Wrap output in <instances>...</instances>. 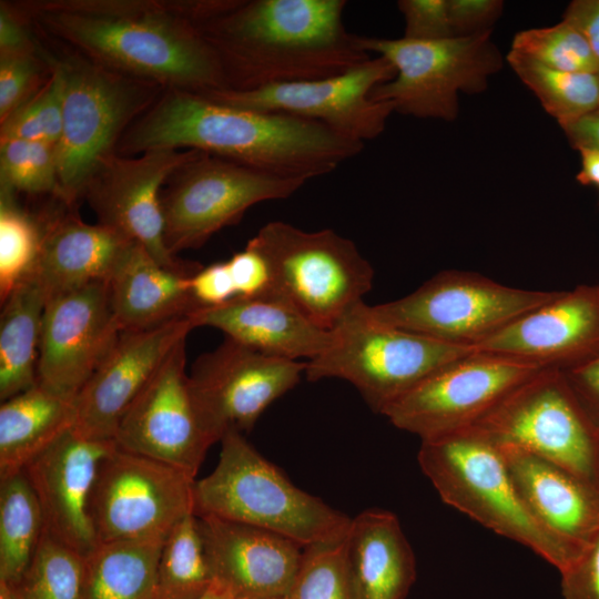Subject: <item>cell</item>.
Returning <instances> with one entry per match:
<instances>
[{
	"label": "cell",
	"mask_w": 599,
	"mask_h": 599,
	"mask_svg": "<svg viewBox=\"0 0 599 599\" xmlns=\"http://www.w3.org/2000/svg\"><path fill=\"white\" fill-rule=\"evenodd\" d=\"M206 0H38L14 3L40 34L164 90H226L199 28Z\"/></svg>",
	"instance_id": "1"
},
{
	"label": "cell",
	"mask_w": 599,
	"mask_h": 599,
	"mask_svg": "<svg viewBox=\"0 0 599 599\" xmlns=\"http://www.w3.org/2000/svg\"><path fill=\"white\" fill-rule=\"evenodd\" d=\"M363 146L313 120L172 89L132 123L116 151L134 155L153 149L197 150L306 182L333 172Z\"/></svg>",
	"instance_id": "2"
},
{
	"label": "cell",
	"mask_w": 599,
	"mask_h": 599,
	"mask_svg": "<svg viewBox=\"0 0 599 599\" xmlns=\"http://www.w3.org/2000/svg\"><path fill=\"white\" fill-rule=\"evenodd\" d=\"M345 0H213L197 22L226 90L318 80L369 59L343 22Z\"/></svg>",
	"instance_id": "3"
},
{
	"label": "cell",
	"mask_w": 599,
	"mask_h": 599,
	"mask_svg": "<svg viewBox=\"0 0 599 599\" xmlns=\"http://www.w3.org/2000/svg\"><path fill=\"white\" fill-rule=\"evenodd\" d=\"M418 464L441 500L565 571L586 551L544 526L518 493L500 447L474 428L420 440Z\"/></svg>",
	"instance_id": "4"
},
{
	"label": "cell",
	"mask_w": 599,
	"mask_h": 599,
	"mask_svg": "<svg viewBox=\"0 0 599 599\" xmlns=\"http://www.w3.org/2000/svg\"><path fill=\"white\" fill-rule=\"evenodd\" d=\"M219 463L193 486V511L262 528L303 547L343 540L352 518L300 489L238 432L226 433Z\"/></svg>",
	"instance_id": "5"
},
{
	"label": "cell",
	"mask_w": 599,
	"mask_h": 599,
	"mask_svg": "<svg viewBox=\"0 0 599 599\" xmlns=\"http://www.w3.org/2000/svg\"><path fill=\"white\" fill-rule=\"evenodd\" d=\"M61 45V50H50L39 39L41 54L63 78L58 175L61 201L75 209L98 164L116 152L126 130L165 90L108 69Z\"/></svg>",
	"instance_id": "6"
},
{
	"label": "cell",
	"mask_w": 599,
	"mask_h": 599,
	"mask_svg": "<svg viewBox=\"0 0 599 599\" xmlns=\"http://www.w3.org/2000/svg\"><path fill=\"white\" fill-rule=\"evenodd\" d=\"M475 351L384 324L363 301L334 325L327 346L306 362L304 376L347 380L383 414L428 376Z\"/></svg>",
	"instance_id": "7"
},
{
	"label": "cell",
	"mask_w": 599,
	"mask_h": 599,
	"mask_svg": "<svg viewBox=\"0 0 599 599\" xmlns=\"http://www.w3.org/2000/svg\"><path fill=\"white\" fill-rule=\"evenodd\" d=\"M247 246L268 266L272 296L327 331L373 287L370 263L352 240L331 229L307 232L273 221L263 225Z\"/></svg>",
	"instance_id": "8"
},
{
	"label": "cell",
	"mask_w": 599,
	"mask_h": 599,
	"mask_svg": "<svg viewBox=\"0 0 599 599\" xmlns=\"http://www.w3.org/2000/svg\"><path fill=\"white\" fill-rule=\"evenodd\" d=\"M470 428L599 485V426L561 370H538Z\"/></svg>",
	"instance_id": "9"
},
{
	"label": "cell",
	"mask_w": 599,
	"mask_h": 599,
	"mask_svg": "<svg viewBox=\"0 0 599 599\" xmlns=\"http://www.w3.org/2000/svg\"><path fill=\"white\" fill-rule=\"evenodd\" d=\"M557 293L512 287L480 273L448 270L438 272L406 296L369 309L384 324L441 343L476 348Z\"/></svg>",
	"instance_id": "10"
},
{
	"label": "cell",
	"mask_w": 599,
	"mask_h": 599,
	"mask_svg": "<svg viewBox=\"0 0 599 599\" xmlns=\"http://www.w3.org/2000/svg\"><path fill=\"white\" fill-rule=\"evenodd\" d=\"M359 43L395 68V77L377 85L372 99L417 118L454 120L458 92L483 91L501 67L490 30L430 41L359 37Z\"/></svg>",
	"instance_id": "11"
},
{
	"label": "cell",
	"mask_w": 599,
	"mask_h": 599,
	"mask_svg": "<svg viewBox=\"0 0 599 599\" xmlns=\"http://www.w3.org/2000/svg\"><path fill=\"white\" fill-rule=\"evenodd\" d=\"M304 184L196 150L161 191L165 246L173 255L200 247L251 206L287 199Z\"/></svg>",
	"instance_id": "12"
},
{
	"label": "cell",
	"mask_w": 599,
	"mask_h": 599,
	"mask_svg": "<svg viewBox=\"0 0 599 599\" xmlns=\"http://www.w3.org/2000/svg\"><path fill=\"white\" fill-rule=\"evenodd\" d=\"M195 478L120 448L100 463L90 499L98 544L165 539L193 511Z\"/></svg>",
	"instance_id": "13"
},
{
	"label": "cell",
	"mask_w": 599,
	"mask_h": 599,
	"mask_svg": "<svg viewBox=\"0 0 599 599\" xmlns=\"http://www.w3.org/2000/svg\"><path fill=\"white\" fill-rule=\"evenodd\" d=\"M540 369L476 349L428 376L382 415L420 440L461 432Z\"/></svg>",
	"instance_id": "14"
},
{
	"label": "cell",
	"mask_w": 599,
	"mask_h": 599,
	"mask_svg": "<svg viewBox=\"0 0 599 599\" xmlns=\"http://www.w3.org/2000/svg\"><path fill=\"white\" fill-rule=\"evenodd\" d=\"M306 361L272 357L225 339L200 355L189 386L201 425L215 444L229 432H250L263 412L296 386Z\"/></svg>",
	"instance_id": "15"
},
{
	"label": "cell",
	"mask_w": 599,
	"mask_h": 599,
	"mask_svg": "<svg viewBox=\"0 0 599 599\" xmlns=\"http://www.w3.org/2000/svg\"><path fill=\"white\" fill-rule=\"evenodd\" d=\"M196 150L153 149L138 155L112 153L91 173L84 189L98 223L141 244L162 266L195 273L202 265L180 260L164 242L161 191Z\"/></svg>",
	"instance_id": "16"
},
{
	"label": "cell",
	"mask_w": 599,
	"mask_h": 599,
	"mask_svg": "<svg viewBox=\"0 0 599 599\" xmlns=\"http://www.w3.org/2000/svg\"><path fill=\"white\" fill-rule=\"evenodd\" d=\"M394 77L393 64L377 55L329 78L250 91L221 90L202 94L237 108L313 120L343 136L365 143L384 131L388 116L394 112L390 103L373 100L372 91Z\"/></svg>",
	"instance_id": "17"
},
{
	"label": "cell",
	"mask_w": 599,
	"mask_h": 599,
	"mask_svg": "<svg viewBox=\"0 0 599 599\" xmlns=\"http://www.w3.org/2000/svg\"><path fill=\"white\" fill-rule=\"evenodd\" d=\"M121 332L108 281L49 297L42 318L37 383L74 402Z\"/></svg>",
	"instance_id": "18"
},
{
	"label": "cell",
	"mask_w": 599,
	"mask_h": 599,
	"mask_svg": "<svg viewBox=\"0 0 599 599\" xmlns=\"http://www.w3.org/2000/svg\"><path fill=\"white\" fill-rule=\"evenodd\" d=\"M185 341L180 342L123 415L116 445L195 475L213 445L189 386Z\"/></svg>",
	"instance_id": "19"
},
{
	"label": "cell",
	"mask_w": 599,
	"mask_h": 599,
	"mask_svg": "<svg viewBox=\"0 0 599 599\" xmlns=\"http://www.w3.org/2000/svg\"><path fill=\"white\" fill-rule=\"evenodd\" d=\"M194 328L190 317L122 331L74 400L72 428L82 437L114 440L119 424L173 348Z\"/></svg>",
	"instance_id": "20"
},
{
	"label": "cell",
	"mask_w": 599,
	"mask_h": 599,
	"mask_svg": "<svg viewBox=\"0 0 599 599\" xmlns=\"http://www.w3.org/2000/svg\"><path fill=\"white\" fill-rule=\"evenodd\" d=\"M481 353L568 372L599 356V285L581 284L476 346Z\"/></svg>",
	"instance_id": "21"
},
{
	"label": "cell",
	"mask_w": 599,
	"mask_h": 599,
	"mask_svg": "<svg viewBox=\"0 0 599 599\" xmlns=\"http://www.w3.org/2000/svg\"><path fill=\"white\" fill-rule=\"evenodd\" d=\"M115 440L80 436L72 427L23 469L39 500L44 531L84 557L98 545L90 499L102 459Z\"/></svg>",
	"instance_id": "22"
},
{
	"label": "cell",
	"mask_w": 599,
	"mask_h": 599,
	"mask_svg": "<svg viewBox=\"0 0 599 599\" xmlns=\"http://www.w3.org/2000/svg\"><path fill=\"white\" fill-rule=\"evenodd\" d=\"M197 519L214 580L236 599L288 596L302 560V545L245 524L212 516Z\"/></svg>",
	"instance_id": "23"
},
{
	"label": "cell",
	"mask_w": 599,
	"mask_h": 599,
	"mask_svg": "<svg viewBox=\"0 0 599 599\" xmlns=\"http://www.w3.org/2000/svg\"><path fill=\"white\" fill-rule=\"evenodd\" d=\"M41 243L33 275L48 298L95 281H109L134 241L101 224L83 222L74 209L38 219Z\"/></svg>",
	"instance_id": "24"
},
{
	"label": "cell",
	"mask_w": 599,
	"mask_h": 599,
	"mask_svg": "<svg viewBox=\"0 0 599 599\" xmlns=\"http://www.w3.org/2000/svg\"><path fill=\"white\" fill-rule=\"evenodd\" d=\"M499 447L518 493L536 518L559 537L587 549L599 535V485L526 451Z\"/></svg>",
	"instance_id": "25"
},
{
	"label": "cell",
	"mask_w": 599,
	"mask_h": 599,
	"mask_svg": "<svg viewBox=\"0 0 599 599\" xmlns=\"http://www.w3.org/2000/svg\"><path fill=\"white\" fill-rule=\"evenodd\" d=\"M189 317L194 328L213 327L254 351L291 361L313 359L331 337V331L315 325L276 296L235 298L199 308Z\"/></svg>",
	"instance_id": "26"
},
{
	"label": "cell",
	"mask_w": 599,
	"mask_h": 599,
	"mask_svg": "<svg viewBox=\"0 0 599 599\" xmlns=\"http://www.w3.org/2000/svg\"><path fill=\"white\" fill-rule=\"evenodd\" d=\"M353 599H405L416 560L396 515L373 508L352 518L345 539Z\"/></svg>",
	"instance_id": "27"
},
{
	"label": "cell",
	"mask_w": 599,
	"mask_h": 599,
	"mask_svg": "<svg viewBox=\"0 0 599 599\" xmlns=\"http://www.w3.org/2000/svg\"><path fill=\"white\" fill-rule=\"evenodd\" d=\"M195 273L166 268L133 242L108 281L121 331L148 329L189 317L199 309L190 287Z\"/></svg>",
	"instance_id": "28"
},
{
	"label": "cell",
	"mask_w": 599,
	"mask_h": 599,
	"mask_svg": "<svg viewBox=\"0 0 599 599\" xmlns=\"http://www.w3.org/2000/svg\"><path fill=\"white\" fill-rule=\"evenodd\" d=\"M74 423V402L39 385L0 406V478L21 471Z\"/></svg>",
	"instance_id": "29"
},
{
	"label": "cell",
	"mask_w": 599,
	"mask_h": 599,
	"mask_svg": "<svg viewBox=\"0 0 599 599\" xmlns=\"http://www.w3.org/2000/svg\"><path fill=\"white\" fill-rule=\"evenodd\" d=\"M47 301L44 288L31 274L1 304V402L37 384L41 326Z\"/></svg>",
	"instance_id": "30"
},
{
	"label": "cell",
	"mask_w": 599,
	"mask_h": 599,
	"mask_svg": "<svg viewBox=\"0 0 599 599\" xmlns=\"http://www.w3.org/2000/svg\"><path fill=\"white\" fill-rule=\"evenodd\" d=\"M165 539L98 544L84 557V599H155Z\"/></svg>",
	"instance_id": "31"
},
{
	"label": "cell",
	"mask_w": 599,
	"mask_h": 599,
	"mask_svg": "<svg viewBox=\"0 0 599 599\" xmlns=\"http://www.w3.org/2000/svg\"><path fill=\"white\" fill-rule=\"evenodd\" d=\"M44 532L42 510L24 470L0 478V580L14 585Z\"/></svg>",
	"instance_id": "32"
},
{
	"label": "cell",
	"mask_w": 599,
	"mask_h": 599,
	"mask_svg": "<svg viewBox=\"0 0 599 599\" xmlns=\"http://www.w3.org/2000/svg\"><path fill=\"white\" fill-rule=\"evenodd\" d=\"M213 581L199 519L192 512L172 529L163 544L155 599H199Z\"/></svg>",
	"instance_id": "33"
},
{
	"label": "cell",
	"mask_w": 599,
	"mask_h": 599,
	"mask_svg": "<svg viewBox=\"0 0 599 599\" xmlns=\"http://www.w3.org/2000/svg\"><path fill=\"white\" fill-rule=\"evenodd\" d=\"M507 61L560 126L599 109V75L550 69L509 51Z\"/></svg>",
	"instance_id": "34"
},
{
	"label": "cell",
	"mask_w": 599,
	"mask_h": 599,
	"mask_svg": "<svg viewBox=\"0 0 599 599\" xmlns=\"http://www.w3.org/2000/svg\"><path fill=\"white\" fill-rule=\"evenodd\" d=\"M84 556L43 532L22 577L10 585L16 599H84Z\"/></svg>",
	"instance_id": "35"
},
{
	"label": "cell",
	"mask_w": 599,
	"mask_h": 599,
	"mask_svg": "<svg viewBox=\"0 0 599 599\" xmlns=\"http://www.w3.org/2000/svg\"><path fill=\"white\" fill-rule=\"evenodd\" d=\"M41 243V227L14 202V195L0 192V301L35 267Z\"/></svg>",
	"instance_id": "36"
},
{
	"label": "cell",
	"mask_w": 599,
	"mask_h": 599,
	"mask_svg": "<svg viewBox=\"0 0 599 599\" xmlns=\"http://www.w3.org/2000/svg\"><path fill=\"white\" fill-rule=\"evenodd\" d=\"M1 192L48 194L61 201L57 145L30 140L0 141Z\"/></svg>",
	"instance_id": "37"
},
{
	"label": "cell",
	"mask_w": 599,
	"mask_h": 599,
	"mask_svg": "<svg viewBox=\"0 0 599 599\" xmlns=\"http://www.w3.org/2000/svg\"><path fill=\"white\" fill-rule=\"evenodd\" d=\"M510 52L555 70L598 73L587 40L565 20L552 27L517 32Z\"/></svg>",
	"instance_id": "38"
},
{
	"label": "cell",
	"mask_w": 599,
	"mask_h": 599,
	"mask_svg": "<svg viewBox=\"0 0 599 599\" xmlns=\"http://www.w3.org/2000/svg\"><path fill=\"white\" fill-rule=\"evenodd\" d=\"M44 60L50 68L49 78L1 122L0 141L20 139L58 145L62 133L64 83L60 70Z\"/></svg>",
	"instance_id": "39"
},
{
	"label": "cell",
	"mask_w": 599,
	"mask_h": 599,
	"mask_svg": "<svg viewBox=\"0 0 599 599\" xmlns=\"http://www.w3.org/2000/svg\"><path fill=\"white\" fill-rule=\"evenodd\" d=\"M345 539L304 547L290 599H353Z\"/></svg>",
	"instance_id": "40"
},
{
	"label": "cell",
	"mask_w": 599,
	"mask_h": 599,
	"mask_svg": "<svg viewBox=\"0 0 599 599\" xmlns=\"http://www.w3.org/2000/svg\"><path fill=\"white\" fill-rule=\"evenodd\" d=\"M50 68L35 52L0 55V123L49 78Z\"/></svg>",
	"instance_id": "41"
},
{
	"label": "cell",
	"mask_w": 599,
	"mask_h": 599,
	"mask_svg": "<svg viewBox=\"0 0 599 599\" xmlns=\"http://www.w3.org/2000/svg\"><path fill=\"white\" fill-rule=\"evenodd\" d=\"M404 16V37L409 40L430 41L455 37L447 0H400Z\"/></svg>",
	"instance_id": "42"
},
{
	"label": "cell",
	"mask_w": 599,
	"mask_h": 599,
	"mask_svg": "<svg viewBox=\"0 0 599 599\" xmlns=\"http://www.w3.org/2000/svg\"><path fill=\"white\" fill-rule=\"evenodd\" d=\"M236 298L272 296L268 266L263 256L246 245L226 261Z\"/></svg>",
	"instance_id": "43"
},
{
	"label": "cell",
	"mask_w": 599,
	"mask_h": 599,
	"mask_svg": "<svg viewBox=\"0 0 599 599\" xmlns=\"http://www.w3.org/2000/svg\"><path fill=\"white\" fill-rule=\"evenodd\" d=\"M560 575L564 599H599V535Z\"/></svg>",
	"instance_id": "44"
},
{
	"label": "cell",
	"mask_w": 599,
	"mask_h": 599,
	"mask_svg": "<svg viewBox=\"0 0 599 599\" xmlns=\"http://www.w3.org/2000/svg\"><path fill=\"white\" fill-rule=\"evenodd\" d=\"M190 287L199 308L219 306L236 298L226 261L202 266L191 277Z\"/></svg>",
	"instance_id": "45"
},
{
	"label": "cell",
	"mask_w": 599,
	"mask_h": 599,
	"mask_svg": "<svg viewBox=\"0 0 599 599\" xmlns=\"http://www.w3.org/2000/svg\"><path fill=\"white\" fill-rule=\"evenodd\" d=\"M447 3L455 37L490 30L502 9L498 0H447Z\"/></svg>",
	"instance_id": "46"
},
{
	"label": "cell",
	"mask_w": 599,
	"mask_h": 599,
	"mask_svg": "<svg viewBox=\"0 0 599 599\" xmlns=\"http://www.w3.org/2000/svg\"><path fill=\"white\" fill-rule=\"evenodd\" d=\"M37 34V33H35ZM38 37L33 38L30 21L14 7L0 4V55L22 54L38 51Z\"/></svg>",
	"instance_id": "47"
},
{
	"label": "cell",
	"mask_w": 599,
	"mask_h": 599,
	"mask_svg": "<svg viewBox=\"0 0 599 599\" xmlns=\"http://www.w3.org/2000/svg\"><path fill=\"white\" fill-rule=\"evenodd\" d=\"M564 373L576 395L599 426V356Z\"/></svg>",
	"instance_id": "48"
},
{
	"label": "cell",
	"mask_w": 599,
	"mask_h": 599,
	"mask_svg": "<svg viewBox=\"0 0 599 599\" xmlns=\"http://www.w3.org/2000/svg\"><path fill=\"white\" fill-rule=\"evenodd\" d=\"M564 20L587 40L596 59L599 75V0H575L566 9Z\"/></svg>",
	"instance_id": "49"
},
{
	"label": "cell",
	"mask_w": 599,
	"mask_h": 599,
	"mask_svg": "<svg viewBox=\"0 0 599 599\" xmlns=\"http://www.w3.org/2000/svg\"><path fill=\"white\" fill-rule=\"evenodd\" d=\"M561 128L575 149L599 150V109Z\"/></svg>",
	"instance_id": "50"
},
{
	"label": "cell",
	"mask_w": 599,
	"mask_h": 599,
	"mask_svg": "<svg viewBox=\"0 0 599 599\" xmlns=\"http://www.w3.org/2000/svg\"><path fill=\"white\" fill-rule=\"evenodd\" d=\"M578 151L581 155V169L576 176L577 181L582 185L599 187V150L582 148Z\"/></svg>",
	"instance_id": "51"
},
{
	"label": "cell",
	"mask_w": 599,
	"mask_h": 599,
	"mask_svg": "<svg viewBox=\"0 0 599 599\" xmlns=\"http://www.w3.org/2000/svg\"><path fill=\"white\" fill-rule=\"evenodd\" d=\"M199 599H236L233 593L217 581H213Z\"/></svg>",
	"instance_id": "52"
},
{
	"label": "cell",
	"mask_w": 599,
	"mask_h": 599,
	"mask_svg": "<svg viewBox=\"0 0 599 599\" xmlns=\"http://www.w3.org/2000/svg\"><path fill=\"white\" fill-rule=\"evenodd\" d=\"M275 599H290L288 597H281V598H275Z\"/></svg>",
	"instance_id": "53"
}]
</instances>
